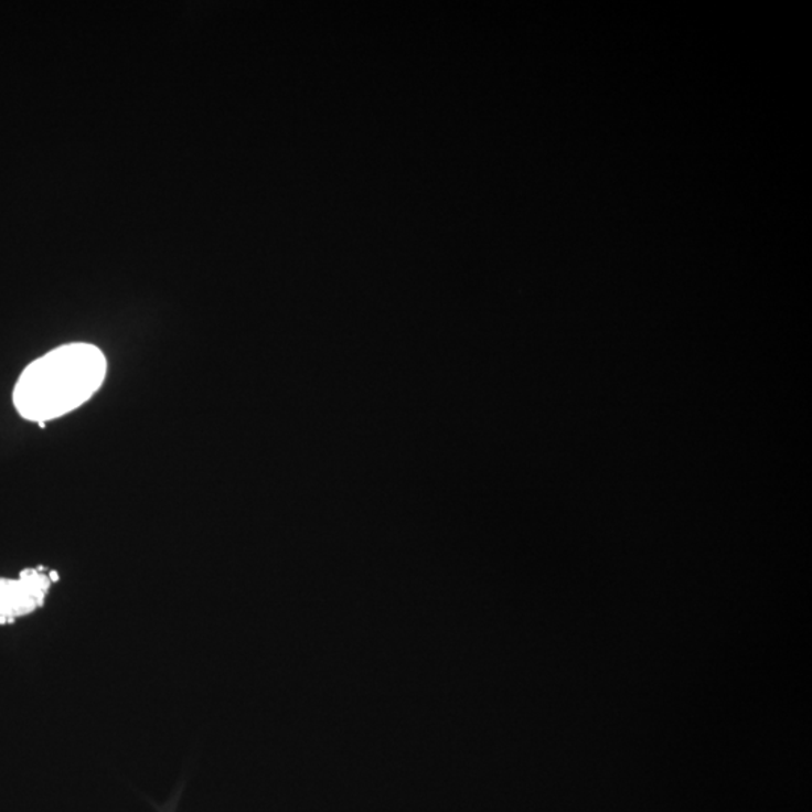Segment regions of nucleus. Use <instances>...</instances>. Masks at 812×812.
Masks as SVG:
<instances>
[{
    "mask_svg": "<svg viewBox=\"0 0 812 812\" xmlns=\"http://www.w3.org/2000/svg\"><path fill=\"white\" fill-rule=\"evenodd\" d=\"M105 354L90 343L61 345L33 360L17 380L12 402L24 420H56L81 408L101 388Z\"/></svg>",
    "mask_w": 812,
    "mask_h": 812,
    "instance_id": "1",
    "label": "nucleus"
},
{
    "mask_svg": "<svg viewBox=\"0 0 812 812\" xmlns=\"http://www.w3.org/2000/svg\"><path fill=\"white\" fill-rule=\"evenodd\" d=\"M60 574L45 566L28 567L15 578L0 577V626L15 624L40 611Z\"/></svg>",
    "mask_w": 812,
    "mask_h": 812,
    "instance_id": "2",
    "label": "nucleus"
}]
</instances>
